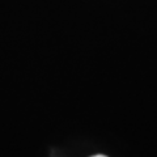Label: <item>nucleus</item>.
I'll list each match as a JSON object with an SVG mask.
<instances>
[{
  "label": "nucleus",
  "instance_id": "1",
  "mask_svg": "<svg viewBox=\"0 0 157 157\" xmlns=\"http://www.w3.org/2000/svg\"><path fill=\"white\" fill-rule=\"evenodd\" d=\"M92 157H107L105 155H94V156H92Z\"/></svg>",
  "mask_w": 157,
  "mask_h": 157
}]
</instances>
